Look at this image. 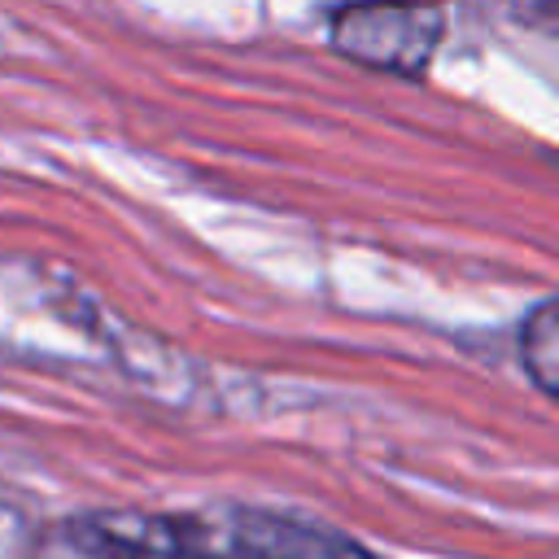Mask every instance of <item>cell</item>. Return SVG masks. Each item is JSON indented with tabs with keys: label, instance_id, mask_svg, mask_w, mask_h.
<instances>
[{
	"label": "cell",
	"instance_id": "6da1fadb",
	"mask_svg": "<svg viewBox=\"0 0 559 559\" xmlns=\"http://www.w3.org/2000/svg\"><path fill=\"white\" fill-rule=\"evenodd\" d=\"M70 546L87 559H371L349 537L253 507L192 515L92 511L70 520Z\"/></svg>",
	"mask_w": 559,
	"mask_h": 559
},
{
	"label": "cell",
	"instance_id": "7a4b0ae2",
	"mask_svg": "<svg viewBox=\"0 0 559 559\" xmlns=\"http://www.w3.org/2000/svg\"><path fill=\"white\" fill-rule=\"evenodd\" d=\"M445 17L437 9H341L332 17L336 52L358 66L419 79L441 44Z\"/></svg>",
	"mask_w": 559,
	"mask_h": 559
},
{
	"label": "cell",
	"instance_id": "3957f363",
	"mask_svg": "<svg viewBox=\"0 0 559 559\" xmlns=\"http://www.w3.org/2000/svg\"><path fill=\"white\" fill-rule=\"evenodd\" d=\"M520 358H524V371L533 376V384L542 393L559 389V310H555V301H542L524 319V328H520Z\"/></svg>",
	"mask_w": 559,
	"mask_h": 559
}]
</instances>
